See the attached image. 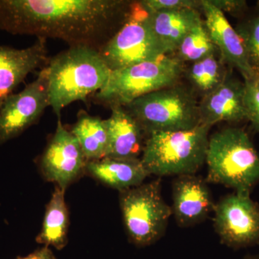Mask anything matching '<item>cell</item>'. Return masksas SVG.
<instances>
[{
  "label": "cell",
  "mask_w": 259,
  "mask_h": 259,
  "mask_svg": "<svg viewBox=\"0 0 259 259\" xmlns=\"http://www.w3.org/2000/svg\"><path fill=\"white\" fill-rule=\"evenodd\" d=\"M99 53L112 71L166 55L139 1L135 2L125 23Z\"/></svg>",
  "instance_id": "ba28073f"
},
{
  "label": "cell",
  "mask_w": 259,
  "mask_h": 259,
  "mask_svg": "<svg viewBox=\"0 0 259 259\" xmlns=\"http://www.w3.org/2000/svg\"><path fill=\"white\" fill-rule=\"evenodd\" d=\"M244 45L248 60L259 71V16L236 29Z\"/></svg>",
  "instance_id": "603a6c76"
},
{
  "label": "cell",
  "mask_w": 259,
  "mask_h": 259,
  "mask_svg": "<svg viewBox=\"0 0 259 259\" xmlns=\"http://www.w3.org/2000/svg\"><path fill=\"white\" fill-rule=\"evenodd\" d=\"M247 120L259 133V72L244 79Z\"/></svg>",
  "instance_id": "cb8c5ba5"
},
{
  "label": "cell",
  "mask_w": 259,
  "mask_h": 259,
  "mask_svg": "<svg viewBox=\"0 0 259 259\" xmlns=\"http://www.w3.org/2000/svg\"><path fill=\"white\" fill-rule=\"evenodd\" d=\"M124 107L148 135L186 131L201 124L195 95L179 83L144 95Z\"/></svg>",
  "instance_id": "8992f818"
},
{
  "label": "cell",
  "mask_w": 259,
  "mask_h": 259,
  "mask_svg": "<svg viewBox=\"0 0 259 259\" xmlns=\"http://www.w3.org/2000/svg\"><path fill=\"white\" fill-rule=\"evenodd\" d=\"M183 66L166 55L112 71L105 86L93 95L94 102L109 107H125L144 95L178 83Z\"/></svg>",
  "instance_id": "5b68a950"
},
{
  "label": "cell",
  "mask_w": 259,
  "mask_h": 259,
  "mask_svg": "<svg viewBox=\"0 0 259 259\" xmlns=\"http://www.w3.org/2000/svg\"><path fill=\"white\" fill-rule=\"evenodd\" d=\"M178 177L172 187V214L180 226H194L205 220L215 204L205 181L195 175Z\"/></svg>",
  "instance_id": "9a60e30c"
},
{
  "label": "cell",
  "mask_w": 259,
  "mask_h": 259,
  "mask_svg": "<svg viewBox=\"0 0 259 259\" xmlns=\"http://www.w3.org/2000/svg\"><path fill=\"white\" fill-rule=\"evenodd\" d=\"M49 107L58 117L72 102L88 101L101 90L111 74L99 51L88 47H69L48 60L44 66Z\"/></svg>",
  "instance_id": "7a4b0ae2"
},
{
  "label": "cell",
  "mask_w": 259,
  "mask_h": 259,
  "mask_svg": "<svg viewBox=\"0 0 259 259\" xmlns=\"http://www.w3.org/2000/svg\"><path fill=\"white\" fill-rule=\"evenodd\" d=\"M49 107L47 76L44 69L36 79L20 93L12 94L0 107V145L23 134Z\"/></svg>",
  "instance_id": "30bf717a"
},
{
  "label": "cell",
  "mask_w": 259,
  "mask_h": 259,
  "mask_svg": "<svg viewBox=\"0 0 259 259\" xmlns=\"http://www.w3.org/2000/svg\"><path fill=\"white\" fill-rule=\"evenodd\" d=\"M200 123L212 127L218 122L247 120L244 81L228 71L226 79L199 102Z\"/></svg>",
  "instance_id": "4fadbf2b"
},
{
  "label": "cell",
  "mask_w": 259,
  "mask_h": 259,
  "mask_svg": "<svg viewBox=\"0 0 259 259\" xmlns=\"http://www.w3.org/2000/svg\"><path fill=\"white\" fill-rule=\"evenodd\" d=\"M139 3L148 13L163 10H198L202 7V0H142Z\"/></svg>",
  "instance_id": "d4e9b609"
},
{
  "label": "cell",
  "mask_w": 259,
  "mask_h": 259,
  "mask_svg": "<svg viewBox=\"0 0 259 259\" xmlns=\"http://www.w3.org/2000/svg\"><path fill=\"white\" fill-rule=\"evenodd\" d=\"M88 161L77 140L65 128L61 117H58L55 134L40 159V169L46 180L66 190L86 172Z\"/></svg>",
  "instance_id": "8fae6325"
},
{
  "label": "cell",
  "mask_w": 259,
  "mask_h": 259,
  "mask_svg": "<svg viewBox=\"0 0 259 259\" xmlns=\"http://www.w3.org/2000/svg\"><path fill=\"white\" fill-rule=\"evenodd\" d=\"M120 205L126 231L136 246L152 245L164 234L172 209L162 197L160 179L120 192Z\"/></svg>",
  "instance_id": "52a82bcc"
},
{
  "label": "cell",
  "mask_w": 259,
  "mask_h": 259,
  "mask_svg": "<svg viewBox=\"0 0 259 259\" xmlns=\"http://www.w3.org/2000/svg\"><path fill=\"white\" fill-rule=\"evenodd\" d=\"M210 128L200 124L186 131L148 134L143 164L150 175L158 177L195 175L206 161Z\"/></svg>",
  "instance_id": "277c9868"
},
{
  "label": "cell",
  "mask_w": 259,
  "mask_h": 259,
  "mask_svg": "<svg viewBox=\"0 0 259 259\" xmlns=\"http://www.w3.org/2000/svg\"><path fill=\"white\" fill-rule=\"evenodd\" d=\"M214 7L223 13H238L244 9L246 2L242 0H209Z\"/></svg>",
  "instance_id": "484cf974"
},
{
  "label": "cell",
  "mask_w": 259,
  "mask_h": 259,
  "mask_svg": "<svg viewBox=\"0 0 259 259\" xmlns=\"http://www.w3.org/2000/svg\"><path fill=\"white\" fill-rule=\"evenodd\" d=\"M16 259H56V258L49 247L44 246L42 248H37L35 251L26 256L19 257Z\"/></svg>",
  "instance_id": "4316f807"
},
{
  "label": "cell",
  "mask_w": 259,
  "mask_h": 259,
  "mask_svg": "<svg viewBox=\"0 0 259 259\" xmlns=\"http://www.w3.org/2000/svg\"><path fill=\"white\" fill-rule=\"evenodd\" d=\"M218 49L211 40L204 20L190 30L175 51L174 56L181 62L194 63L215 54Z\"/></svg>",
  "instance_id": "7402d4cb"
},
{
  "label": "cell",
  "mask_w": 259,
  "mask_h": 259,
  "mask_svg": "<svg viewBox=\"0 0 259 259\" xmlns=\"http://www.w3.org/2000/svg\"><path fill=\"white\" fill-rule=\"evenodd\" d=\"M47 39L37 38L25 49L0 46V107L30 73L48 60Z\"/></svg>",
  "instance_id": "5bb4252c"
},
{
  "label": "cell",
  "mask_w": 259,
  "mask_h": 259,
  "mask_svg": "<svg viewBox=\"0 0 259 259\" xmlns=\"http://www.w3.org/2000/svg\"><path fill=\"white\" fill-rule=\"evenodd\" d=\"M65 191L56 186L46 209L41 231L37 243L62 250L68 243L69 214L65 200Z\"/></svg>",
  "instance_id": "d6986e66"
},
{
  "label": "cell",
  "mask_w": 259,
  "mask_h": 259,
  "mask_svg": "<svg viewBox=\"0 0 259 259\" xmlns=\"http://www.w3.org/2000/svg\"><path fill=\"white\" fill-rule=\"evenodd\" d=\"M207 180L250 194L259 181V156L244 130L227 127L209 138Z\"/></svg>",
  "instance_id": "3957f363"
},
{
  "label": "cell",
  "mask_w": 259,
  "mask_h": 259,
  "mask_svg": "<svg viewBox=\"0 0 259 259\" xmlns=\"http://www.w3.org/2000/svg\"><path fill=\"white\" fill-rule=\"evenodd\" d=\"M71 132L79 142L88 161L101 159L106 156L109 141L105 120L81 110Z\"/></svg>",
  "instance_id": "ffe728a7"
},
{
  "label": "cell",
  "mask_w": 259,
  "mask_h": 259,
  "mask_svg": "<svg viewBox=\"0 0 259 259\" xmlns=\"http://www.w3.org/2000/svg\"><path fill=\"white\" fill-rule=\"evenodd\" d=\"M213 211L214 228L223 244L235 249L259 244V206L250 194L227 195Z\"/></svg>",
  "instance_id": "9c48e42d"
},
{
  "label": "cell",
  "mask_w": 259,
  "mask_h": 259,
  "mask_svg": "<svg viewBox=\"0 0 259 259\" xmlns=\"http://www.w3.org/2000/svg\"><path fill=\"white\" fill-rule=\"evenodd\" d=\"M110 108L111 115L105 120L109 141L105 157L140 158L144 147V131L125 107Z\"/></svg>",
  "instance_id": "2e32d148"
},
{
  "label": "cell",
  "mask_w": 259,
  "mask_h": 259,
  "mask_svg": "<svg viewBox=\"0 0 259 259\" xmlns=\"http://www.w3.org/2000/svg\"><path fill=\"white\" fill-rule=\"evenodd\" d=\"M225 64L216 54L192 63L187 71V78L196 93L203 97L215 90L228 74Z\"/></svg>",
  "instance_id": "44dd1931"
},
{
  "label": "cell",
  "mask_w": 259,
  "mask_h": 259,
  "mask_svg": "<svg viewBox=\"0 0 259 259\" xmlns=\"http://www.w3.org/2000/svg\"><path fill=\"white\" fill-rule=\"evenodd\" d=\"M148 14L153 31L166 55L175 53L187 34L202 20L195 9L163 10Z\"/></svg>",
  "instance_id": "ac0fdd59"
},
{
  "label": "cell",
  "mask_w": 259,
  "mask_h": 259,
  "mask_svg": "<svg viewBox=\"0 0 259 259\" xmlns=\"http://www.w3.org/2000/svg\"><path fill=\"white\" fill-rule=\"evenodd\" d=\"M201 9L205 18L204 25L223 61L238 70L243 79L259 72L250 64L241 37L227 20L224 13L209 0H202Z\"/></svg>",
  "instance_id": "7c38bea8"
},
{
  "label": "cell",
  "mask_w": 259,
  "mask_h": 259,
  "mask_svg": "<svg viewBox=\"0 0 259 259\" xmlns=\"http://www.w3.org/2000/svg\"><path fill=\"white\" fill-rule=\"evenodd\" d=\"M86 171L104 185L119 192L141 185L151 176L141 158L105 157L88 161Z\"/></svg>",
  "instance_id": "e0dca14e"
},
{
  "label": "cell",
  "mask_w": 259,
  "mask_h": 259,
  "mask_svg": "<svg viewBox=\"0 0 259 259\" xmlns=\"http://www.w3.org/2000/svg\"><path fill=\"white\" fill-rule=\"evenodd\" d=\"M135 2L0 0V30L59 39L100 51L125 23Z\"/></svg>",
  "instance_id": "6da1fadb"
},
{
  "label": "cell",
  "mask_w": 259,
  "mask_h": 259,
  "mask_svg": "<svg viewBox=\"0 0 259 259\" xmlns=\"http://www.w3.org/2000/svg\"><path fill=\"white\" fill-rule=\"evenodd\" d=\"M251 259H259V254L254 255Z\"/></svg>",
  "instance_id": "83f0119b"
}]
</instances>
